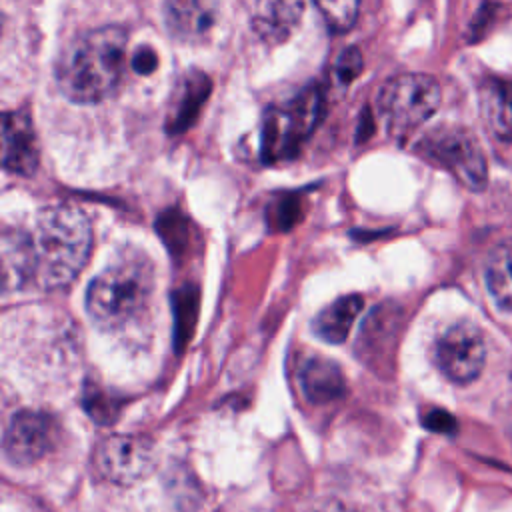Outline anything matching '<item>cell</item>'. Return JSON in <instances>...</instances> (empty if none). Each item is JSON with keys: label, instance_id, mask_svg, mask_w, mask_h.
I'll use <instances>...</instances> for the list:
<instances>
[{"label": "cell", "instance_id": "30bf717a", "mask_svg": "<svg viewBox=\"0 0 512 512\" xmlns=\"http://www.w3.org/2000/svg\"><path fill=\"white\" fill-rule=\"evenodd\" d=\"M38 162L40 148L32 118L22 110L2 112V168L10 174L32 176Z\"/></svg>", "mask_w": 512, "mask_h": 512}, {"label": "cell", "instance_id": "7c38bea8", "mask_svg": "<svg viewBox=\"0 0 512 512\" xmlns=\"http://www.w3.org/2000/svg\"><path fill=\"white\" fill-rule=\"evenodd\" d=\"M298 378L306 400L312 404L334 402L346 392V378L340 366L324 356L304 358Z\"/></svg>", "mask_w": 512, "mask_h": 512}, {"label": "cell", "instance_id": "7a4b0ae2", "mask_svg": "<svg viewBox=\"0 0 512 512\" xmlns=\"http://www.w3.org/2000/svg\"><path fill=\"white\" fill-rule=\"evenodd\" d=\"M32 256V284L44 290L68 286L88 262L92 224L72 204L46 206L26 230Z\"/></svg>", "mask_w": 512, "mask_h": 512}, {"label": "cell", "instance_id": "ffe728a7", "mask_svg": "<svg viewBox=\"0 0 512 512\" xmlns=\"http://www.w3.org/2000/svg\"><path fill=\"white\" fill-rule=\"evenodd\" d=\"M82 402H84V410L98 424H110L116 418V404H114V400L104 390H100L94 384H88L84 388Z\"/></svg>", "mask_w": 512, "mask_h": 512}, {"label": "cell", "instance_id": "2e32d148", "mask_svg": "<svg viewBox=\"0 0 512 512\" xmlns=\"http://www.w3.org/2000/svg\"><path fill=\"white\" fill-rule=\"evenodd\" d=\"M362 306H364V298L360 294H346L336 298L314 316L312 332L328 344L344 342Z\"/></svg>", "mask_w": 512, "mask_h": 512}, {"label": "cell", "instance_id": "4fadbf2b", "mask_svg": "<svg viewBox=\"0 0 512 512\" xmlns=\"http://www.w3.org/2000/svg\"><path fill=\"white\" fill-rule=\"evenodd\" d=\"M0 272L4 292L32 284V256L26 228H4L0 238Z\"/></svg>", "mask_w": 512, "mask_h": 512}, {"label": "cell", "instance_id": "52a82bcc", "mask_svg": "<svg viewBox=\"0 0 512 512\" xmlns=\"http://www.w3.org/2000/svg\"><path fill=\"white\" fill-rule=\"evenodd\" d=\"M436 368L454 384L476 380L486 362V340L470 322L448 326L432 344Z\"/></svg>", "mask_w": 512, "mask_h": 512}, {"label": "cell", "instance_id": "9a60e30c", "mask_svg": "<svg viewBox=\"0 0 512 512\" xmlns=\"http://www.w3.org/2000/svg\"><path fill=\"white\" fill-rule=\"evenodd\" d=\"M482 118L500 140L512 142V80L488 78L478 90Z\"/></svg>", "mask_w": 512, "mask_h": 512}, {"label": "cell", "instance_id": "8992f818", "mask_svg": "<svg viewBox=\"0 0 512 512\" xmlns=\"http://www.w3.org/2000/svg\"><path fill=\"white\" fill-rule=\"evenodd\" d=\"M414 150L426 162L450 172L470 190H482L488 182L484 152L476 136L462 126H436L416 142Z\"/></svg>", "mask_w": 512, "mask_h": 512}, {"label": "cell", "instance_id": "d6986e66", "mask_svg": "<svg viewBox=\"0 0 512 512\" xmlns=\"http://www.w3.org/2000/svg\"><path fill=\"white\" fill-rule=\"evenodd\" d=\"M318 12L322 14L326 26L334 34L346 32L358 16L360 4L354 0H340V2H316Z\"/></svg>", "mask_w": 512, "mask_h": 512}, {"label": "cell", "instance_id": "3957f363", "mask_svg": "<svg viewBox=\"0 0 512 512\" xmlns=\"http://www.w3.org/2000/svg\"><path fill=\"white\" fill-rule=\"evenodd\" d=\"M154 290V268L146 254H118L86 288V312L102 330H116L134 320Z\"/></svg>", "mask_w": 512, "mask_h": 512}, {"label": "cell", "instance_id": "6da1fadb", "mask_svg": "<svg viewBox=\"0 0 512 512\" xmlns=\"http://www.w3.org/2000/svg\"><path fill=\"white\" fill-rule=\"evenodd\" d=\"M128 36L122 26L106 24L82 32L62 48L54 76L58 90L72 102L94 104L112 96L128 64Z\"/></svg>", "mask_w": 512, "mask_h": 512}, {"label": "cell", "instance_id": "7402d4cb", "mask_svg": "<svg viewBox=\"0 0 512 512\" xmlns=\"http://www.w3.org/2000/svg\"><path fill=\"white\" fill-rule=\"evenodd\" d=\"M274 216L270 218V222L276 226V228H290L298 216H300V202L294 198V196H284L282 200L274 202L272 210H270Z\"/></svg>", "mask_w": 512, "mask_h": 512}, {"label": "cell", "instance_id": "ac0fdd59", "mask_svg": "<svg viewBox=\"0 0 512 512\" xmlns=\"http://www.w3.org/2000/svg\"><path fill=\"white\" fill-rule=\"evenodd\" d=\"M486 284L498 306L512 310V242L492 252L486 266Z\"/></svg>", "mask_w": 512, "mask_h": 512}, {"label": "cell", "instance_id": "5bb4252c", "mask_svg": "<svg viewBox=\"0 0 512 512\" xmlns=\"http://www.w3.org/2000/svg\"><path fill=\"white\" fill-rule=\"evenodd\" d=\"M304 4L296 0H272L258 2L252 8L250 24L252 30L268 44H278L290 36L298 26Z\"/></svg>", "mask_w": 512, "mask_h": 512}, {"label": "cell", "instance_id": "44dd1931", "mask_svg": "<svg viewBox=\"0 0 512 512\" xmlns=\"http://www.w3.org/2000/svg\"><path fill=\"white\" fill-rule=\"evenodd\" d=\"M364 68V58L362 52L356 46H346L334 64V74L342 84H350Z\"/></svg>", "mask_w": 512, "mask_h": 512}, {"label": "cell", "instance_id": "cb8c5ba5", "mask_svg": "<svg viewBox=\"0 0 512 512\" xmlns=\"http://www.w3.org/2000/svg\"><path fill=\"white\" fill-rule=\"evenodd\" d=\"M130 68L140 76H148L158 68V54L150 46H138L130 56Z\"/></svg>", "mask_w": 512, "mask_h": 512}, {"label": "cell", "instance_id": "5b68a950", "mask_svg": "<svg viewBox=\"0 0 512 512\" xmlns=\"http://www.w3.org/2000/svg\"><path fill=\"white\" fill-rule=\"evenodd\" d=\"M440 84L420 72L392 76L378 92V112L388 132L402 140L422 126L440 106Z\"/></svg>", "mask_w": 512, "mask_h": 512}, {"label": "cell", "instance_id": "e0dca14e", "mask_svg": "<svg viewBox=\"0 0 512 512\" xmlns=\"http://www.w3.org/2000/svg\"><path fill=\"white\" fill-rule=\"evenodd\" d=\"M208 92L210 80L200 72H188L172 98L170 114L166 120L168 132H184L194 122V116L200 112Z\"/></svg>", "mask_w": 512, "mask_h": 512}, {"label": "cell", "instance_id": "ba28073f", "mask_svg": "<svg viewBox=\"0 0 512 512\" xmlns=\"http://www.w3.org/2000/svg\"><path fill=\"white\" fill-rule=\"evenodd\" d=\"M98 472L114 484H134L156 466L154 442L140 434H112L104 438L94 454Z\"/></svg>", "mask_w": 512, "mask_h": 512}, {"label": "cell", "instance_id": "277c9868", "mask_svg": "<svg viewBox=\"0 0 512 512\" xmlns=\"http://www.w3.org/2000/svg\"><path fill=\"white\" fill-rule=\"evenodd\" d=\"M324 112V92L318 84L304 88L294 98L270 106L262 120L260 156L266 164L290 160L314 132Z\"/></svg>", "mask_w": 512, "mask_h": 512}, {"label": "cell", "instance_id": "603a6c76", "mask_svg": "<svg viewBox=\"0 0 512 512\" xmlns=\"http://www.w3.org/2000/svg\"><path fill=\"white\" fill-rule=\"evenodd\" d=\"M422 424L432 430V432H438V434H454L456 428H458V422L456 418L442 410V408H430L424 416H422Z\"/></svg>", "mask_w": 512, "mask_h": 512}, {"label": "cell", "instance_id": "9c48e42d", "mask_svg": "<svg viewBox=\"0 0 512 512\" xmlns=\"http://www.w3.org/2000/svg\"><path fill=\"white\" fill-rule=\"evenodd\" d=\"M56 420L42 410H20L10 418L4 432V454L18 466L38 462L54 446Z\"/></svg>", "mask_w": 512, "mask_h": 512}, {"label": "cell", "instance_id": "8fae6325", "mask_svg": "<svg viewBox=\"0 0 512 512\" xmlns=\"http://www.w3.org/2000/svg\"><path fill=\"white\" fill-rule=\"evenodd\" d=\"M164 24L180 42H202L216 24L218 4L206 0H172L162 6Z\"/></svg>", "mask_w": 512, "mask_h": 512}]
</instances>
